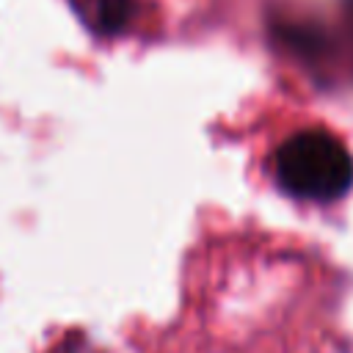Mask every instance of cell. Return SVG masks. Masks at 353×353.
Returning a JSON list of instances; mask_svg holds the SVG:
<instances>
[{
  "label": "cell",
  "instance_id": "cell-1",
  "mask_svg": "<svg viewBox=\"0 0 353 353\" xmlns=\"http://www.w3.org/2000/svg\"><path fill=\"white\" fill-rule=\"evenodd\" d=\"M276 182L295 199L328 204L353 185V157L339 138L325 130H301L276 152Z\"/></svg>",
  "mask_w": 353,
  "mask_h": 353
},
{
  "label": "cell",
  "instance_id": "cell-2",
  "mask_svg": "<svg viewBox=\"0 0 353 353\" xmlns=\"http://www.w3.org/2000/svg\"><path fill=\"white\" fill-rule=\"evenodd\" d=\"M77 19L97 36H116L127 28L132 0H69Z\"/></svg>",
  "mask_w": 353,
  "mask_h": 353
}]
</instances>
